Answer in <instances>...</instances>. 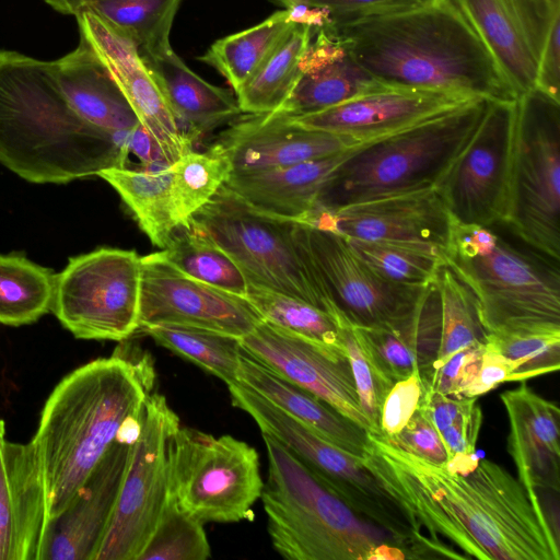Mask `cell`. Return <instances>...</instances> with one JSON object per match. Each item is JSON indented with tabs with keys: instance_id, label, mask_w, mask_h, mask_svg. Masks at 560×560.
<instances>
[{
	"instance_id": "1",
	"label": "cell",
	"mask_w": 560,
	"mask_h": 560,
	"mask_svg": "<svg viewBox=\"0 0 560 560\" xmlns=\"http://www.w3.org/2000/svg\"><path fill=\"white\" fill-rule=\"evenodd\" d=\"M368 435L366 467L433 539L480 560L560 559L559 529L502 466L479 458L457 472Z\"/></svg>"
},
{
	"instance_id": "2",
	"label": "cell",
	"mask_w": 560,
	"mask_h": 560,
	"mask_svg": "<svg viewBox=\"0 0 560 560\" xmlns=\"http://www.w3.org/2000/svg\"><path fill=\"white\" fill-rule=\"evenodd\" d=\"M381 83L494 101L517 96L450 0L326 26Z\"/></svg>"
},
{
	"instance_id": "3",
	"label": "cell",
	"mask_w": 560,
	"mask_h": 560,
	"mask_svg": "<svg viewBox=\"0 0 560 560\" xmlns=\"http://www.w3.org/2000/svg\"><path fill=\"white\" fill-rule=\"evenodd\" d=\"M153 380L152 368L136 361L122 340L112 357L73 370L56 385L31 440L44 479L47 521L68 505L127 420L142 409Z\"/></svg>"
},
{
	"instance_id": "4",
	"label": "cell",
	"mask_w": 560,
	"mask_h": 560,
	"mask_svg": "<svg viewBox=\"0 0 560 560\" xmlns=\"http://www.w3.org/2000/svg\"><path fill=\"white\" fill-rule=\"evenodd\" d=\"M127 136L84 121L59 90L51 61L0 49V162L37 184L124 167Z\"/></svg>"
},
{
	"instance_id": "5",
	"label": "cell",
	"mask_w": 560,
	"mask_h": 560,
	"mask_svg": "<svg viewBox=\"0 0 560 560\" xmlns=\"http://www.w3.org/2000/svg\"><path fill=\"white\" fill-rule=\"evenodd\" d=\"M261 501L272 547L289 560L415 559L399 539L364 520L268 433Z\"/></svg>"
},
{
	"instance_id": "6",
	"label": "cell",
	"mask_w": 560,
	"mask_h": 560,
	"mask_svg": "<svg viewBox=\"0 0 560 560\" xmlns=\"http://www.w3.org/2000/svg\"><path fill=\"white\" fill-rule=\"evenodd\" d=\"M445 265L472 293L490 334H560L559 262L493 225L452 220Z\"/></svg>"
},
{
	"instance_id": "7",
	"label": "cell",
	"mask_w": 560,
	"mask_h": 560,
	"mask_svg": "<svg viewBox=\"0 0 560 560\" xmlns=\"http://www.w3.org/2000/svg\"><path fill=\"white\" fill-rule=\"evenodd\" d=\"M490 100L476 97L384 138L366 142L327 182L318 207L435 188L477 130Z\"/></svg>"
},
{
	"instance_id": "8",
	"label": "cell",
	"mask_w": 560,
	"mask_h": 560,
	"mask_svg": "<svg viewBox=\"0 0 560 560\" xmlns=\"http://www.w3.org/2000/svg\"><path fill=\"white\" fill-rule=\"evenodd\" d=\"M228 387L232 405L248 413L261 432L283 444L358 515L404 542L415 559H465L442 540L424 535L361 457L331 444L250 387L240 382Z\"/></svg>"
},
{
	"instance_id": "9",
	"label": "cell",
	"mask_w": 560,
	"mask_h": 560,
	"mask_svg": "<svg viewBox=\"0 0 560 560\" xmlns=\"http://www.w3.org/2000/svg\"><path fill=\"white\" fill-rule=\"evenodd\" d=\"M295 221L264 213L223 185L188 222L238 266L248 283L340 314L303 245Z\"/></svg>"
},
{
	"instance_id": "10",
	"label": "cell",
	"mask_w": 560,
	"mask_h": 560,
	"mask_svg": "<svg viewBox=\"0 0 560 560\" xmlns=\"http://www.w3.org/2000/svg\"><path fill=\"white\" fill-rule=\"evenodd\" d=\"M530 248L560 259V102L537 88L515 101L502 222Z\"/></svg>"
},
{
	"instance_id": "11",
	"label": "cell",
	"mask_w": 560,
	"mask_h": 560,
	"mask_svg": "<svg viewBox=\"0 0 560 560\" xmlns=\"http://www.w3.org/2000/svg\"><path fill=\"white\" fill-rule=\"evenodd\" d=\"M168 471L170 497L203 524L252 520L264 488L253 446L182 425L170 441Z\"/></svg>"
},
{
	"instance_id": "12",
	"label": "cell",
	"mask_w": 560,
	"mask_h": 560,
	"mask_svg": "<svg viewBox=\"0 0 560 560\" xmlns=\"http://www.w3.org/2000/svg\"><path fill=\"white\" fill-rule=\"evenodd\" d=\"M141 256L102 247L55 276L51 312L75 338L122 341L139 329Z\"/></svg>"
},
{
	"instance_id": "13",
	"label": "cell",
	"mask_w": 560,
	"mask_h": 560,
	"mask_svg": "<svg viewBox=\"0 0 560 560\" xmlns=\"http://www.w3.org/2000/svg\"><path fill=\"white\" fill-rule=\"evenodd\" d=\"M179 418L159 393L145 399L116 506L94 560H137L170 499L168 446Z\"/></svg>"
},
{
	"instance_id": "14",
	"label": "cell",
	"mask_w": 560,
	"mask_h": 560,
	"mask_svg": "<svg viewBox=\"0 0 560 560\" xmlns=\"http://www.w3.org/2000/svg\"><path fill=\"white\" fill-rule=\"evenodd\" d=\"M298 230L343 326H396L416 312L435 284L410 287L389 281L362 260L343 235L303 223Z\"/></svg>"
},
{
	"instance_id": "15",
	"label": "cell",
	"mask_w": 560,
	"mask_h": 560,
	"mask_svg": "<svg viewBox=\"0 0 560 560\" xmlns=\"http://www.w3.org/2000/svg\"><path fill=\"white\" fill-rule=\"evenodd\" d=\"M515 101L490 100L468 144L435 186L451 219L503 222L509 190Z\"/></svg>"
},
{
	"instance_id": "16",
	"label": "cell",
	"mask_w": 560,
	"mask_h": 560,
	"mask_svg": "<svg viewBox=\"0 0 560 560\" xmlns=\"http://www.w3.org/2000/svg\"><path fill=\"white\" fill-rule=\"evenodd\" d=\"M262 320L246 298L185 275L161 252L141 257L139 329L175 325L241 339Z\"/></svg>"
},
{
	"instance_id": "17",
	"label": "cell",
	"mask_w": 560,
	"mask_h": 560,
	"mask_svg": "<svg viewBox=\"0 0 560 560\" xmlns=\"http://www.w3.org/2000/svg\"><path fill=\"white\" fill-rule=\"evenodd\" d=\"M481 39L516 96L535 88L560 0H450Z\"/></svg>"
},
{
	"instance_id": "18",
	"label": "cell",
	"mask_w": 560,
	"mask_h": 560,
	"mask_svg": "<svg viewBox=\"0 0 560 560\" xmlns=\"http://www.w3.org/2000/svg\"><path fill=\"white\" fill-rule=\"evenodd\" d=\"M243 350L372 432L361 409L347 352L328 350L266 320L240 339Z\"/></svg>"
},
{
	"instance_id": "19",
	"label": "cell",
	"mask_w": 560,
	"mask_h": 560,
	"mask_svg": "<svg viewBox=\"0 0 560 560\" xmlns=\"http://www.w3.org/2000/svg\"><path fill=\"white\" fill-rule=\"evenodd\" d=\"M300 223L347 238L430 244L444 253L452 219L436 189L430 188L337 209L316 208Z\"/></svg>"
},
{
	"instance_id": "20",
	"label": "cell",
	"mask_w": 560,
	"mask_h": 560,
	"mask_svg": "<svg viewBox=\"0 0 560 560\" xmlns=\"http://www.w3.org/2000/svg\"><path fill=\"white\" fill-rule=\"evenodd\" d=\"M79 33L107 69L139 122L174 164L192 150L136 45L89 9L75 15Z\"/></svg>"
},
{
	"instance_id": "21",
	"label": "cell",
	"mask_w": 560,
	"mask_h": 560,
	"mask_svg": "<svg viewBox=\"0 0 560 560\" xmlns=\"http://www.w3.org/2000/svg\"><path fill=\"white\" fill-rule=\"evenodd\" d=\"M132 444L117 439L68 505L47 521L38 560H94L116 506Z\"/></svg>"
},
{
	"instance_id": "22",
	"label": "cell",
	"mask_w": 560,
	"mask_h": 560,
	"mask_svg": "<svg viewBox=\"0 0 560 560\" xmlns=\"http://www.w3.org/2000/svg\"><path fill=\"white\" fill-rule=\"evenodd\" d=\"M472 98L476 97L387 86L317 113L288 118L307 129L368 142L451 110Z\"/></svg>"
},
{
	"instance_id": "23",
	"label": "cell",
	"mask_w": 560,
	"mask_h": 560,
	"mask_svg": "<svg viewBox=\"0 0 560 560\" xmlns=\"http://www.w3.org/2000/svg\"><path fill=\"white\" fill-rule=\"evenodd\" d=\"M213 143L228 156L232 172H245L323 158L363 142L268 113L238 116Z\"/></svg>"
},
{
	"instance_id": "24",
	"label": "cell",
	"mask_w": 560,
	"mask_h": 560,
	"mask_svg": "<svg viewBox=\"0 0 560 560\" xmlns=\"http://www.w3.org/2000/svg\"><path fill=\"white\" fill-rule=\"evenodd\" d=\"M500 399L509 418L508 451L518 481L534 506L551 522L541 498L558 497L560 491V410L525 382L503 392Z\"/></svg>"
},
{
	"instance_id": "25",
	"label": "cell",
	"mask_w": 560,
	"mask_h": 560,
	"mask_svg": "<svg viewBox=\"0 0 560 560\" xmlns=\"http://www.w3.org/2000/svg\"><path fill=\"white\" fill-rule=\"evenodd\" d=\"M46 523L45 485L32 442L0 434V560H38Z\"/></svg>"
},
{
	"instance_id": "26",
	"label": "cell",
	"mask_w": 560,
	"mask_h": 560,
	"mask_svg": "<svg viewBox=\"0 0 560 560\" xmlns=\"http://www.w3.org/2000/svg\"><path fill=\"white\" fill-rule=\"evenodd\" d=\"M363 70L327 28L314 30L298 80L273 114L298 117L317 113L387 88Z\"/></svg>"
},
{
	"instance_id": "27",
	"label": "cell",
	"mask_w": 560,
	"mask_h": 560,
	"mask_svg": "<svg viewBox=\"0 0 560 560\" xmlns=\"http://www.w3.org/2000/svg\"><path fill=\"white\" fill-rule=\"evenodd\" d=\"M365 143L295 164L232 172L224 185L264 213L302 222L318 207L322 191L338 167Z\"/></svg>"
},
{
	"instance_id": "28",
	"label": "cell",
	"mask_w": 560,
	"mask_h": 560,
	"mask_svg": "<svg viewBox=\"0 0 560 560\" xmlns=\"http://www.w3.org/2000/svg\"><path fill=\"white\" fill-rule=\"evenodd\" d=\"M376 372L389 384L415 371L422 377L436 360L441 340V305L436 283L416 312L393 327H352Z\"/></svg>"
},
{
	"instance_id": "29",
	"label": "cell",
	"mask_w": 560,
	"mask_h": 560,
	"mask_svg": "<svg viewBox=\"0 0 560 560\" xmlns=\"http://www.w3.org/2000/svg\"><path fill=\"white\" fill-rule=\"evenodd\" d=\"M56 83L71 108L84 121L115 136H127L140 122L125 95L90 44L51 61Z\"/></svg>"
},
{
	"instance_id": "30",
	"label": "cell",
	"mask_w": 560,
	"mask_h": 560,
	"mask_svg": "<svg viewBox=\"0 0 560 560\" xmlns=\"http://www.w3.org/2000/svg\"><path fill=\"white\" fill-rule=\"evenodd\" d=\"M142 59L166 98L180 131L192 144L205 133L242 115L231 91L196 74L173 49L158 56H142Z\"/></svg>"
},
{
	"instance_id": "31",
	"label": "cell",
	"mask_w": 560,
	"mask_h": 560,
	"mask_svg": "<svg viewBox=\"0 0 560 560\" xmlns=\"http://www.w3.org/2000/svg\"><path fill=\"white\" fill-rule=\"evenodd\" d=\"M238 381L331 444L362 459L365 457L370 445L365 429L317 396L272 372L244 350Z\"/></svg>"
},
{
	"instance_id": "32",
	"label": "cell",
	"mask_w": 560,
	"mask_h": 560,
	"mask_svg": "<svg viewBox=\"0 0 560 560\" xmlns=\"http://www.w3.org/2000/svg\"><path fill=\"white\" fill-rule=\"evenodd\" d=\"M97 176L107 182L132 213L150 242L164 249L182 229L173 196L172 166L130 170L109 167Z\"/></svg>"
},
{
	"instance_id": "33",
	"label": "cell",
	"mask_w": 560,
	"mask_h": 560,
	"mask_svg": "<svg viewBox=\"0 0 560 560\" xmlns=\"http://www.w3.org/2000/svg\"><path fill=\"white\" fill-rule=\"evenodd\" d=\"M314 27L294 22L255 73L235 92L242 114L276 112L291 93Z\"/></svg>"
},
{
	"instance_id": "34",
	"label": "cell",
	"mask_w": 560,
	"mask_h": 560,
	"mask_svg": "<svg viewBox=\"0 0 560 560\" xmlns=\"http://www.w3.org/2000/svg\"><path fill=\"white\" fill-rule=\"evenodd\" d=\"M294 22L291 9L277 11L257 25L215 40L198 59L223 75L235 93Z\"/></svg>"
},
{
	"instance_id": "35",
	"label": "cell",
	"mask_w": 560,
	"mask_h": 560,
	"mask_svg": "<svg viewBox=\"0 0 560 560\" xmlns=\"http://www.w3.org/2000/svg\"><path fill=\"white\" fill-rule=\"evenodd\" d=\"M182 0H94L91 10L131 40L141 56L172 50V25Z\"/></svg>"
},
{
	"instance_id": "36",
	"label": "cell",
	"mask_w": 560,
	"mask_h": 560,
	"mask_svg": "<svg viewBox=\"0 0 560 560\" xmlns=\"http://www.w3.org/2000/svg\"><path fill=\"white\" fill-rule=\"evenodd\" d=\"M55 273L25 257L0 255V324L22 326L51 310Z\"/></svg>"
},
{
	"instance_id": "37",
	"label": "cell",
	"mask_w": 560,
	"mask_h": 560,
	"mask_svg": "<svg viewBox=\"0 0 560 560\" xmlns=\"http://www.w3.org/2000/svg\"><path fill=\"white\" fill-rule=\"evenodd\" d=\"M246 299L269 324L328 350L346 352L341 326L325 311L253 283H248Z\"/></svg>"
},
{
	"instance_id": "38",
	"label": "cell",
	"mask_w": 560,
	"mask_h": 560,
	"mask_svg": "<svg viewBox=\"0 0 560 560\" xmlns=\"http://www.w3.org/2000/svg\"><path fill=\"white\" fill-rule=\"evenodd\" d=\"M141 329L158 345L197 364L228 386L240 382L243 349L238 338L175 325H155Z\"/></svg>"
},
{
	"instance_id": "39",
	"label": "cell",
	"mask_w": 560,
	"mask_h": 560,
	"mask_svg": "<svg viewBox=\"0 0 560 560\" xmlns=\"http://www.w3.org/2000/svg\"><path fill=\"white\" fill-rule=\"evenodd\" d=\"M347 240L353 252L373 270L399 284L432 285L445 266L443 250L430 244Z\"/></svg>"
},
{
	"instance_id": "40",
	"label": "cell",
	"mask_w": 560,
	"mask_h": 560,
	"mask_svg": "<svg viewBox=\"0 0 560 560\" xmlns=\"http://www.w3.org/2000/svg\"><path fill=\"white\" fill-rule=\"evenodd\" d=\"M160 252L185 275L246 298L248 282L244 273L223 249L205 235L182 228Z\"/></svg>"
},
{
	"instance_id": "41",
	"label": "cell",
	"mask_w": 560,
	"mask_h": 560,
	"mask_svg": "<svg viewBox=\"0 0 560 560\" xmlns=\"http://www.w3.org/2000/svg\"><path fill=\"white\" fill-rule=\"evenodd\" d=\"M173 196L182 228L225 184L232 166L222 150L212 143L206 151L191 150L173 165Z\"/></svg>"
},
{
	"instance_id": "42",
	"label": "cell",
	"mask_w": 560,
	"mask_h": 560,
	"mask_svg": "<svg viewBox=\"0 0 560 560\" xmlns=\"http://www.w3.org/2000/svg\"><path fill=\"white\" fill-rule=\"evenodd\" d=\"M436 289L441 305V340L432 368L465 347L487 342L488 337L472 293L446 265L440 269Z\"/></svg>"
},
{
	"instance_id": "43",
	"label": "cell",
	"mask_w": 560,
	"mask_h": 560,
	"mask_svg": "<svg viewBox=\"0 0 560 560\" xmlns=\"http://www.w3.org/2000/svg\"><path fill=\"white\" fill-rule=\"evenodd\" d=\"M210 556L203 523L180 510L170 497L137 560H206Z\"/></svg>"
},
{
	"instance_id": "44",
	"label": "cell",
	"mask_w": 560,
	"mask_h": 560,
	"mask_svg": "<svg viewBox=\"0 0 560 560\" xmlns=\"http://www.w3.org/2000/svg\"><path fill=\"white\" fill-rule=\"evenodd\" d=\"M486 343L514 363L517 382L560 368V334H490Z\"/></svg>"
},
{
	"instance_id": "45",
	"label": "cell",
	"mask_w": 560,
	"mask_h": 560,
	"mask_svg": "<svg viewBox=\"0 0 560 560\" xmlns=\"http://www.w3.org/2000/svg\"><path fill=\"white\" fill-rule=\"evenodd\" d=\"M341 337L351 365L361 409L371 424L372 433L380 434L382 406L393 385L386 382L372 366L357 341L351 326H341Z\"/></svg>"
},
{
	"instance_id": "46",
	"label": "cell",
	"mask_w": 560,
	"mask_h": 560,
	"mask_svg": "<svg viewBox=\"0 0 560 560\" xmlns=\"http://www.w3.org/2000/svg\"><path fill=\"white\" fill-rule=\"evenodd\" d=\"M485 349L486 342H479L453 353L421 377L424 389L463 398V392L479 371Z\"/></svg>"
},
{
	"instance_id": "47",
	"label": "cell",
	"mask_w": 560,
	"mask_h": 560,
	"mask_svg": "<svg viewBox=\"0 0 560 560\" xmlns=\"http://www.w3.org/2000/svg\"><path fill=\"white\" fill-rule=\"evenodd\" d=\"M423 393L424 385L419 371L397 381L382 406L380 435L389 439L399 433L418 409Z\"/></svg>"
},
{
	"instance_id": "48",
	"label": "cell",
	"mask_w": 560,
	"mask_h": 560,
	"mask_svg": "<svg viewBox=\"0 0 560 560\" xmlns=\"http://www.w3.org/2000/svg\"><path fill=\"white\" fill-rule=\"evenodd\" d=\"M283 9L296 5L322 8L329 12L331 24L353 19L411 9L428 0H271Z\"/></svg>"
},
{
	"instance_id": "49",
	"label": "cell",
	"mask_w": 560,
	"mask_h": 560,
	"mask_svg": "<svg viewBox=\"0 0 560 560\" xmlns=\"http://www.w3.org/2000/svg\"><path fill=\"white\" fill-rule=\"evenodd\" d=\"M384 439L415 456L439 465L447 463V454L439 432L418 409L399 433Z\"/></svg>"
},
{
	"instance_id": "50",
	"label": "cell",
	"mask_w": 560,
	"mask_h": 560,
	"mask_svg": "<svg viewBox=\"0 0 560 560\" xmlns=\"http://www.w3.org/2000/svg\"><path fill=\"white\" fill-rule=\"evenodd\" d=\"M481 423L482 411L476 402L451 425L439 432L447 460L475 454Z\"/></svg>"
},
{
	"instance_id": "51",
	"label": "cell",
	"mask_w": 560,
	"mask_h": 560,
	"mask_svg": "<svg viewBox=\"0 0 560 560\" xmlns=\"http://www.w3.org/2000/svg\"><path fill=\"white\" fill-rule=\"evenodd\" d=\"M515 372L516 368L510 359L492 350L486 343L479 371L463 392L462 397L477 398V396L494 389L502 383L516 382Z\"/></svg>"
},
{
	"instance_id": "52",
	"label": "cell",
	"mask_w": 560,
	"mask_h": 560,
	"mask_svg": "<svg viewBox=\"0 0 560 560\" xmlns=\"http://www.w3.org/2000/svg\"><path fill=\"white\" fill-rule=\"evenodd\" d=\"M535 88L560 102V14L553 19L544 44Z\"/></svg>"
},
{
	"instance_id": "53",
	"label": "cell",
	"mask_w": 560,
	"mask_h": 560,
	"mask_svg": "<svg viewBox=\"0 0 560 560\" xmlns=\"http://www.w3.org/2000/svg\"><path fill=\"white\" fill-rule=\"evenodd\" d=\"M476 402V397L457 398L424 389L418 410L438 432H441Z\"/></svg>"
},
{
	"instance_id": "54",
	"label": "cell",
	"mask_w": 560,
	"mask_h": 560,
	"mask_svg": "<svg viewBox=\"0 0 560 560\" xmlns=\"http://www.w3.org/2000/svg\"><path fill=\"white\" fill-rule=\"evenodd\" d=\"M129 153H133L145 168H164L173 165L150 132L139 124L127 137Z\"/></svg>"
},
{
	"instance_id": "55",
	"label": "cell",
	"mask_w": 560,
	"mask_h": 560,
	"mask_svg": "<svg viewBox=\"0 0 560 560\" xmlns=\"http://www.w3.org/2000/svg\"><path fill=\"white\" fill-rule=\"evenodd\" d=\"M55 11L75 16L94 0H44Z\"/></svg>"
},
{
	"instance_id": "56",
	"label": "cell",
	"mask_w": 560,
	"mask_h": 560,
	"mask_svg": "<svg viewBox=\"0 0 560 560\" xmlns=\"http://www.w3.org/2000/svg\"><path fill=\"white\" fill-rule=\"evenodd\" d=\"M5 433V427L3 420L0 419V434Z\"/></svg>"
}]
</instances>
